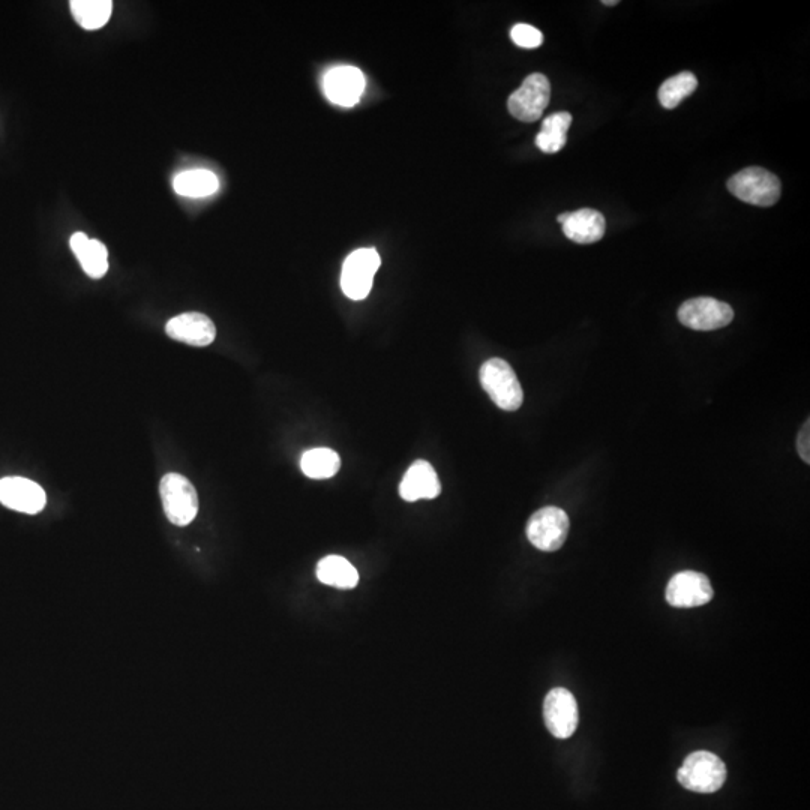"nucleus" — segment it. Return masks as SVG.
Here are the masks:
<instances>
[{
	"label": "nucleus",
	"instance_id": "obj_3",
	"mask_svg": "<svg viewBox=\"0 0 810 810\" xmlns=\"http://www.w3.org/2000/svg\"><path fill=\"white\" fill-rule=\"evenodd\" d=\"M162 506L171 524L185 527L198 513V495L194 485L179 473L165 474L159 483Z\"/></svg>",
	"mask_w": 810,
	"mask_h": 810
},
{
	"label": "nucleus",
	"instance_id": "obj_14",
	"mask_svg": "<svg viewBox=\"0 0 810 810\" xmlns=\"http://www.w3.org/2000/svg\"><path fill=\"white\" fill-rule=\"evenodd\" d=\"M440 492L441 483L434 467L422 459L410 465L399 485V495L410 503L422 500V498L431 500V498L438 497Z\"/></svg>",
	"mask_w": 810,
	"mask_h": 810
},
{
	"label": "nucleus",
	"instance_id": "obj_2",
	"mask_svg": "<svg viewBox=\"0 0 810 810\" xmlns=\"http://www.w3.org/2000/svg\"><path fill=\"white\" fill-rule=\"evenodd\" d=\"M683 788L699 794H713L726 780V765L719 756L705 750L690 753L677 773Z\"/></svg>",
	"mask_w": 810,
	"mask_h": 810
},
{
	"label": "nucleus",
	"instance_id": "obj_25",
	"mask_svg": "<svg viewBox=\"0 0 810 810\" xmlns=\"http://www.w3.org/2000/svg\"><path fill=\"white\" fill-rule=\"evenodd\" d=\"M602 5L615 6L618 5L617 0H603Z\"/></svg>",
	"mask_w": 810,
	"mask_h": 810
},
{
	"label": "nucleus",
	"instance_id": "obj_16",
	"mask_svg": "<svg viewBox=\"0 0 810 810\" xmlns=\"http://www.w3.org/2000/svg\"><path fill=\"white\" fill-rule=\"evenodd\" d=\"M72 252L84 272L93 279L102 278L108 270V251L104 243L90 239L84 233H74L69 240Z\"/></svg>",
	"mask_w": 810,
	"mask_h": 810
},
{
	"label": "nucleus",
	"instance_id": "obj_12",
	"mask_svg": "<svg viewBox=\"0 0 810 810\" xmlns=\"http://www.w3.org/2000/svg\"><path fill=\"white\" fill-rule=\"evenodd\" d=\"M323 87L333 104L353 107L365 89V77L356 66H336L324 75Z\"/></svg>",
	"mask_w": 810,
	"mask_h": 810
},
{
	"label": "nucleus",
	"instance_id": "obj_6",
	"mask_svg": "<svg viewBox=\"0 0 810 810\" xmlns=\"http://www.w3.org/2000/svg\"><path fill=\"white\" fill-rule=\"evenodd\" d=\"M380 264V255L374 248L351 252L344 261L341 273V288L345 296L353 300L365 299L371 291L372 281Z\"/></svg>",
	"mask_w": 810,
	"mask_h": 810
},
{
	"label": "nucleus",
	"instance_id": "obj_5",
	"mask_svg": "<svg viewBox=\"0 0 810 810\" xmlns=\"http://www.w3.org/2000/svg\"><path fill=\"white\" fill-rule=\"evenodd\" d=\"M569 533V516L560 507L548 506L537 510L527 522V537L540 551L560 549Z\"/></svg>",
	"mask_w": 810,
	"mask_h": 810
},
{
	"label": "nucleus",
	"instance_id": "obj_8",
	"mask_svg": "<svg viewBox=\"0 0 810 810\" xmlns=\"http://www.w3.org/2000/svg\"><path fill=\"white\" fill-rule=\"evenodd\" d=\"M551 98V84L543 74H531L516 89L507 101V108L521 122H536L540 119Z\"/></svg>",
	"mask_w": 810,
	"mask_h": 810
},
{
	"label": "nucleus",
	"instance_id": "obj_23",
	"mask_svg": "<svg viewBox=\"0 0 810 810\" xmlns=\"http://www.w3.org/2000/svg\"><path fill=\"white\" fill-rule=\"evenodd\" d=\"M510 36H512V41L522 48H537L543 42L542 32L536 27L530 26V24H516L510 30Z\"/></svg>",
	"mask_w": 810,
	"mask_h": 810
},
{
	"label": "nucleus",
	"instance_id": "obj_17",
	"mask_svg": "<svg viewBox=\"0 0 810 810\" xmlns=\"http://www.w3.org/2000/svg\"><path fill=\"white\" fill-rule=\"evenodd\" d=\"M317 578L323 584L339 590H351L359 582V573L356 567L339 555L324 557L317 564Z\"/></svg>",
	"mask_w": 810,
	"mask_h": 810
},
{
	"label": "nucleus",
	"instance_id": "obj_1",
	"mask_svg": "<svg viewBox=\"0 0 810 810\" xmlns=\"http://www.w3.org/2000/svg\"><path fill=\"white\" fill-rule=\"evenodd\" d=\"M480 384L497 407L504 411H516L524 401L521 383L506 360L492 357L483 363L479 372Z\"/></svg>",
	"mask_w": 810,
	"mask_h": 810
},
{
	"label": "nucleus",
	"instance_id": "obj_9",
	"mask_svg": "<svg viewBox=\"0 0 810 810\" xmlns=\"http://www.w3.org/2000/svg\"><path fill=\"white\" fill-rule=\"evenodd\" d=\"M543 719L546 728L555 738L572 737L578 728V704L575 696L564 687L552 689L543 702Z\"/></svg>",
	"mask_w": 810,
	"mask_h": 810
},
{
	"label": "nucleus",
	"instance_id": "obj_24",
	"mask_svg": "<svg viewBox=\"0 0 810 810\" xmlns=\"http://www.w3.org/2000/svg\"><path fill=\"white\" fill-rule=\"evenodd\" d=\"M797 449H798V453H800L801 459H803L804 462H807V464H809V462H810V423H809V419L806 420V423H804L803 428H801L800 434H798Z\"/></svg>",
	"mask_w": 810,
	"mask_h": 810
},
{
	"label": "nucleus",
	"instance_id": "obj_22",
	"mask_svg": "<svg viewBox=\"0 0 810 810\" xmlns=\"http://www.w3.org/2000/svg\"><path fill=\"white\" fill-rule=\"evenodd\" d=\"M696 87H698V78H696L695 74H692V72L684 71L663 81L662 86L659 87L657 96H659L662 107L672 110V108L677 107L684 98L692 95Z\"/></svg>",
	"mask_w": 810,
	"mask_h": 810
},
{
	"label": "nucleus",
	"instance_id": "obj_18",
	"mask_svg": "<svg viewBox=\"0 0 810 810\" xmlns=\"http://www.w3.org/2000/svg\"><path fill=\"white\" fill-rule=\"evenodd\" d=\"M572 125V114L558 111L546 117L536 135V146L545 153H557L566 146L567 131Z\"/></svg>",
	"mask_w": 810,
	"mask_h": 810
},
{
	"label": "nucleus",
	"instance_id": "obj_20",
	"mask_svg": "<svg viewBox=\"0 0 810 810\" xmlns=\"http://www.w3.org/2000/svg\"><path fill=\"white\" fill-rule=\"evenodd\" d=\"M300 468L309 479H329L335 476L341 468V459L338 453L326 447L306 450L300 459Z\"/></svg>",
	"mask_w": 810,
	"mask_h": 810
},
{
	"label": "nucleus",
	"instance_id": "obj_15",
	"mask_svg": "<svg viewBox=\"0 0 810 810\" xmlns=\"http://www.w3.org/2000/svg\"><path fill=\"white\" fill-rule=\"evenodd\" d=\"M561 225L564 236L579 245L599 242L606 230L605 216L599 210L587 207L569 212L566 221Z\"/></svg>",
	"mask_w": 810,
	"mask_h": 810
},
{
	"label": "nucleus",
	"instance_id": "obj_11",
	"mask_svg": "<svg viewBox=\"0 0 810 810\" xmlns=\"http://www.w3.org/2000/svg\"><path fill=\"white\" fill-rule=\"evenodd\" d=\"M0 503L17 512L35 515L44 509L47 497L44 489L33 480L20 476L3 477L0 479Z\"/></svg>",
	"mask_w": 810,
	"mask_h": 810
},
{
	"label": "nucleus",
	"instance_id": "obj_4",
	"mask_svg": "<svg viewBox=\"0 0 810 810\" xmlns=\"http://www.w3.org/2000/svg\"><path fill=\"white\" fill-rule=\"evenodd\" d=\"M728 189L738 200L761 207L773 206L782 192L776 174L761 167L738 171L728 180Z\"/></svg>",
	"mask_w": 810,
	"mask_h": 810
},
{
	"label": "nucleus",
	"instance_id": "obj_7",
	"mask_svg": "<svg viewBox=\"0 0 810 810\" xmlns=\"http://www.w3.org/2000/svg\"><path fill=\"white\" fill-rule=\"evenodd\" d=\"M678 320L689 329L710 332L728 326L734 320V309L713 297H695L680 306Z\"/></svg>",
	"mask_w": 810,
	"mask_h": 810
},
{
	"label": "nucleus",
	"instance_id": "obj_13",
	"mask_svg": "<svg viewBox=\"0 0 810 810\" xmlns=\"http://www.w3.org/2000/svg\"><path fill=\"white\" fill-rule=\"evenodd\" d=\"M165 332L174 341L192 347H207L216 338L215 324L207 315L200 312H186L171 318L165 326Z\"/></svg>",
	"mask_w": 810,
	"mask_h": 810
},
{
	"label": "nucleus",
	"instance_id": "obj_10",
	"mask_svg": "<svg viewBox=\"0 0 810 810\" xmlns=\"http://www.w3.org/2000/svg\"><path fill=\"white\" fill-rule=\"evenodd\" d=\"M713 587L707 576L693 570H684L669 579L666 602L674 608H696L713 599Z\"/></svg>",
	"mask_w": 810,
	"mask_h": 810
},
{
	"label": "nucleus",
	"instance_id": "obj_21",
	"mask_svg": "<svg viewBox=\"0 0 810 810\" xmlns=\"http://www.w3.org/2000/svg\"><path fill=\"white\" fill-rule=\"evenodd\" d=\"M113 11L110 0H72L71 12L75 21L86 30H98L107 24Z\"/></svg>",
	"mask_w": 810,
	"mask_h": 810
},
{
	"label": "nucleus",
	"instance_id": "obj_19",
	"mask_svg": "<svg viewBox=\"0 0 810 810\" xmlns=\"http://www.w3.org/2000/svg\"><path fill=\"white\" fill-rule=\"evenodd\" d=\"M218 188V177L209 170L183 171L173 179V189L182 197H209V195L215 194Z\"/></svg>",
	"mask_w": 810,
	"mask_h": 810
}]
</instances>
